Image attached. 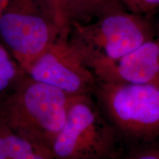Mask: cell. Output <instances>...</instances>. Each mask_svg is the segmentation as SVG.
Masks as SVG:
<instances>
[{
  "mask_svg": "<svg viewBox=\"0 0 159 159\" xmlns=\"http://www.w3.org/2000/svg\"><path fill=\"white\" fill-rule=\"evenodd\" d=\"M71 97L28 75L21 76L0 103V125L51 152L65 124Z\"/></svg>",
  "mask_w": 159,
  "mask_h": 159,
  "instance_id": "1",
  "label": "cell"
},
{
  "mask_svg": "<svg viewBox=\"0 0 159 159\" xmlns=\"http://www.w3.org/2000/svg\"><path fill=\"white\" fill-rule=\"evenodd\" d=\"M120 141L121 135L90 94L74 95L51 153L54 159H119Z\"/></svg>",
  "mask_w": 159,
  "mask_h": 159,
  "instance_id": "2",
  "label": "cell"
},
{
  "mask_svg": "<svg viewBox=\"0 0 159 159\" xmlns=\"http://www.w3.org/2000/svg\"><path fill=\"white\" fill-rule=\"evenodd\" d=\"M155 35L148 17L122 7L91 22L71 25L68 40L87 65L97 60L119 58L155 39Z\"/></svg>",
  "mask_w": 159,
  "mask_h": 159,
  "instance_id": "3",
  "label": "cell"
},
{
  "mask_svg": "<svg viewBox=\"0 0 159 159\" xmlns=\"http://www.w3.org/2000/svg\"><path fill=\"white\" fill-rule=\"evenodd\" d=\"M93 93L121 136L139 143L159 138V83L98 81Z\"/></svg>",
  "mask_w": 159,
  "mask_h": 159,
  "instance_id": "4",
  "label": "cell"
},
{
  "mask_svg": "<svg viewBox=\"0 0 159 159\" xmlns=\"http://www.w3.org/2000/svg\"><path fill=\"white\" fill-rule=\"evenodd\" d=\"M0 35L25 71L57 38L60 29L38 0H6Z\"/></svg>",
  "mask_w": 159,
  "mask_h": 159,
  "instance_id": "5",
  "label": "cell"
},
{
  "mask_svg": "<svg viewBox=\"0 0 159 159\" xmlns=\"http://www.w3.org/2000/svg\"><path fill=\"white\" fill-rule=\"evenodd\" d=\"M30 77L71 96L94 92L98 81L68 40L60 36L26 69Z\"/></svg>",
  "mask_w": 159,
  "mask_h": 159,
  "instance_id": "6",
  "label": "cell"
},
{
  "mask_svg": "<svg viewBox=\"0 0 159 159\" xmlns=\"http://www.w3.org/2000/svg\"><path fill=\"white\" fill-rule=\"evenodd\" d=\"M97 81L122 83H159V39L147 41L115 60L87 63Z\"/></svg>",
  "mask_w": 159,
  "mask_h": 159,
  "instance_id": "7",
  "label": "cell"
},
{
  "mask_svg": "<svg viewBox=\"0 0 159 159\" xmlns=\"http://www.w3.org/2000/svg\"><path fill=\"white\" fill-rule=\"evenodd\" d=\"M70 27L94 21L112 10L123 7L120 0H66Z\"/></svg>",
  "mask_w": 159,
  "mask_h": 159,
  "instance_id": "8",
  "label": "cell"
},
{
  "mask_svg": "<svg viewBox=\"0 0 159 159\" xmlns=\"http://www.w3.org/2000/svg\"><path fill=\"white\" fill-rule=\"evenodd\" d=\"M43 8L60 29L63 36H68L70 30L66 0H38Z\"/></svg>",
  "mask_w": 159,
  "mask_h": 159,
  "instance_id": "9",
  "label": "cell"
},
{
  "mask_svg": "<svg viewBox=\"0 0 159 159\" xmlns=\"http://www.w3.org/2000/svg\"><path fill=\"white\" fill-rule=\"evenodd\" d=\"M19 77L17 66L7 50L0 45V94Z\"/></svg>",
  "mask_w": 159,
  "mask_h": 159,
  "instance_id": "10",
  "label": "cell"
},
{
  "mask_svg": "<svg viewBox=\"0 0 159 159\" xmlns=\"http://www.w3.org/2000/svg\"><path fill=\"white\" fill-rule=\"evenodd\" d=\"M125 159H159V138L141 143L131 150Z\"/></svg>",
  "mask_w": 159,
  "mask_h": 159,
  "instance_id": "11",
  "label": "cell"
},
{
  "mask_svg": "<svg viewBox=\"0 0 159 159\" xmlns=\"http://www.w3.org/2000/svg\"><path fill=\"white\" fill-rule=\"evenodd\" d=\"M125 9L131 13L148 17L159 8V0H120Z\"/></svg>",
  "mask_w": 159,
  "mask_h": 159,
  "instance_id": "12",
  "label": "cell"
},
{
  "mask_svg": "<svg viewBox=\"0 0 159 159\" xmlns=\"http://www.w3.org/2000/svg\"><path fill=\"white\" fill-rule=\"evenodd\" d=\"M0 159H8L7 151V144L4 136L2 129L0 125Z\"/></svg>",
  "mask_w": 159,
  "mask_h": 159,
  "instance_id": "13",
  "label": "cell"
},
{
  "mask_svg": "<svg viewBox=\"0 0 159 159\" xmlns=\"http://www.w3.org/2000/svg\"><path fill=\"white\" fill-rule=\"evenodd\" d=\"M5 2H6V0H0V15H1L2 11Z\"/></svg>",
  "mask_w": 159,
  "mask_h": 159,
  "instance_id": "14",
  "label": "cell"
},
{
  "mask_svg": "<svg viewBox=\"0 0 159 159\" xmlns=\"http://www.w3.org/2000/svg\"><path fill=\"white\" fill-rule=\"evenodd\" d=\"M157 37L159 39V25L158 27V29H157Z\"/></svg>",
  "mask_w": 159,
  "mask_h": 159,
  "instance_id": "15",
  "label": "cell"
}]
</instances>
